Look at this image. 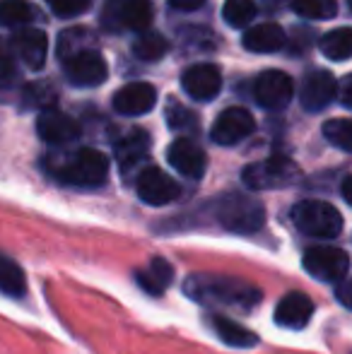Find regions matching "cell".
I'll return each mask as SVG.
<instances>
[{"label": "cell", "instance_id": "cell-1", "mask_svg": "<svg viewBox=\"0 0 352 354\" xmlns=\"http://www.w3.org/2000/svg\"><path fill=\"white\" fill-rule=\"evenodd\" d=\"M183 294L205 308L239 313L254 311L263 299V292L256 284L232 275H217V272H193V275H188L183 280Z\"/></svg>", "mask_w": 352, "mask_h": 354}, {"label": "cell", "instance_id": "cell-2", "mask_svg": "<svg viewBox=\"0 0 352 354\" xmlns=\"http://www.w3.org/2000/svg\"><path fill=\"white\" fill-rule=\"evenodd\" d=\"M215 219L232 234H254L266 224V207L246 193H227L215 203Z\"/></svg>", "mask_w": 352, "mask_h": 354}, {"label": "cell", "instance_id": "cell-3", "mask_svg": "<svg viewBox=\"0 0 352 354\" xmlns=\"http://www.w3.org/2000/svg\"><path fill=\"white\" fill-rule=\"evenodd\" d=\"M292 224L309 239L333 241L343 234L345 219L335 205L326 201H299L290 212Z\"/></svg>", "mask_w": 352, "mask_h": 354}, {"label": "cell", "instance_id": "cell-4", "mask_svg": "<svg viewBox=\"0 0 352 354\" xmlns=\"http://www.w3.org/2000/svg\"><path fill=\"white\" fill-rule=\"evenodd\" d=\"M53 174L68 186L97 188L109 176V157L94 147H80L68 154L58 167H51Z\"/></svg>", "mask_w": 352, "mask_h": 354}, {"label": "cell", "instance_id": "cell-5", "mask_svg": "<svg viewBox=\"0 0 352 354\" xmlns=\"http://www.w3.org/2000/svg\"><path fill=\"white\" fill-rule=\"evenodd\" d=\"M299 178V169L290 157H268L263 162H254L241 171V181L249 191H272V188H287Z\"/></svg>", "mask_w": 352, "mask_h": 354}, {"label": "cell", "instance_id": "cell-6", "mask_svg": "<svg viewBox=\"0 0 352 354\" xmlns=\"http://www.w3.org/2000/svg\"><path fill=\"white\" fill-rule=\"evenodd\" d=\"M302 266L311 277L319 282L335 284L345 280L350 272V256L348 251L338 246H311L302 256Z\"/></svg>", "mask_w": 352, "mask_h": 354}, {"label": "cell", "instance_id": "cell-7", "mask_svg": "<svg viewBox=\"0 0 352 354\" xmlns=\"http://www.w3.org/2000/svg\"><path fill=\"white\" fill-rule=\"evenodd\" d=\"M66 63V77L75 87H99L109 77V66L104 56L94 48H80L63 58Z\"/></svg>", "mask_w": 352, "mask_h": 354}, {"label": "cell", "instance_id": "cell-8", "mask_svg": "<svg viewBox=\"0 0 352 354\" xmlns=\"http://www.w3.org/2000/svg\"><path fill=\"white\" fill-rule=\"evenodd\" d=\"M254 131H256V118L251 116V111H246L241 106H230L215 118L210 138L212 142L222 145V147H232V145L246 140Z\"/></svg>", "mask_w": 352, "mask_h": 354}, {"label": "cell", "instance_id": "cell-9", "mask_svg": "<svg viewBox=\"0 0 352 354\" xmlns=\"http://www.w3.org/2000/svg\"><path fill=\"white\" fill-rule=\"evenodd\" d=\"M295 97V84L292 77L282 71H266L256 77L254 82V99L259 106L268 109V111H277L285 109Z\"/></svg>", "mask_w": 352, "mask_h": 354}, {"label": "cell", "instance_id": "cell-10", "mask_svg": "<svg viewBox=\"0 0 352 354\" xmlns=\"http://www.w3.org/2000/svg\"><path fill=\"white\" fill-rule=\"evenodd\" d=\"M138 196L142 203L152 207L169 205L181 196V188L169 174H165L160 167H147L138 176Z\"/></svg>", "mask_w": 352, "mask_h": 354}, {"label": "cell", "instance_id": "cell-11", "mask_svg": "<svg viewBox=\"0 0 352 354\" xmlns=\"http://www.w3.org/2000/svg\"><path fill=\"white\" fill-rule=\"evenodd\" d=\"M10 51L29 68V71H41L46 63L48 53V39L41 29L37 27H19V32L12 34L10 39Z\"/></svg>", "mask_w": 352, "mask_h": 354}, {"label": "cell", "instance_id": "cell-12", "mask_svg": "<svg viewBox=\"0 0 352 354\" xmlns=\"http://www.w3.org/2000/svg\"><path fill=\"white\" fill-rule=\"evenodd\" d=\"M37 133L48 145H68L80 138V126L75 123V118H71L68 113L51 106V109H41V113H39Z\"/></svg>", "mask_w": 352, "mask_h": 354}, {"label": "cell", "instance_id": "cell-13", "mask_svg": "<svg viewBox=\"0 0 352 354\" xmlns=\"http://www.w3.org/2000/svg\"><path fill=\"white\" fill-rule=\"evenodd\" d=\"M181 87L196 102H210L220 94L222 75L212 63H196L181 77Z\"/></svg>", "mask_w": 352, "mask_h": 354}, {"label": "cell", "instance_id": "cell-14", "mask_svg": "<svg viewBox=\"0 0 352 354\" xmlns=\"http://www.w3.org/2000/svg\"><path fill=\"white\" fill-rule=\"evenodd\" d=\"M167 162H169L181 176L191 178V181L203 178V174H205V169H207V157H205V152H203V147H198V145L193 140H188V138H178V140L169 145V149H167Z\"/></svg>", "mask_w": 352, "mask_h": 354}, {"label": "cell", "instance_id": "cell-15", "mask_svg": "<svg viewBox=\"0 0 352 354\" xmlns=\"http://www.w3.org/2000/svg\"><path fill=\"white\" fill-rule=\"evenodd\" d=\"M338 94V82L328 71H314L304 77L299 102L306 111H324Z\"/></svg>", "mask_w": 352, "mask_h": 354}, {"label": "cell", "instance_id": "cell-16", "mask_svg": "<svg viewBox=\"0 0 352 354\" xmlns=\"http://www.w3.org/2000/svg\"><path fill=\"white\" fill-rule=\"evenodd\" d=\"M311 316H314V301L309 299V294L304 292H290L280 299V304L275 306V323L287 330H302L309 326Z\"/></svg>", "mask_w": 352, "mask_h": 354}, {"label": "cell", "instance_id": "cell-17", "mask_svg": "<svg viewBox=\"0 0 352 354\" xmlns=\"http://www.w3.org/2000/svg\"><path fill=\"white\" fill-rule=\"evenodd\" d=\"M157 104V89L150 82H131L113 94V109L121 116H142Z\"/></svg>", "mask_w": 352, "mask_h": 354}, {"label": "cell", "instance_id": "cell-18", "mask_svg": "<svg viewBox=\"0 0 352 354\" xmlns=\"http://www.w3.org/2000/svg\"><path fill=\"white\" fill-rule=\"evenodd\" d=\"M207 326L212 328V333H215L227 347L249 350V347L259 345V335H256L254 330H249L246 326H241L239 321L225 316V313H210V316H207Z\"/></svg>", "mask_w": 352, "mask_h": 354}, {"label": "cell", "instance_id": "cell-19", "mask_svg": "<svg viewBox=\"0 0 352 354\" xmlns=\"http://www.w3.org/2000/svg\"><path fill=\"white\" fill-rule=\"evenodd\" d=\"M136 282L142 292L152 294V297H160L174 282V268L165 258H152L150 266L142 268V270H136Z\"/></svg>", "mask_w": 352, "mask_h": 354}, {"label": "cell", "instance_id": "cell-20", "mask_svg": "<svg viewBox=\"0 0 352 354\" xmlns=\"http://www.w3.org/2000/svg\"><path fill=\"white\" fill-rule=\"evenodd\" d=\"M147 154H150V136L140 128H133L116 142V159L123 171H131L133 167H138L142 159H147Z\"/></svg>", "mask_w": 352, "mask_h": 354}, {"label": "cell", "instance_id": "cell-21", "mask_svg": "<svg viewBox=\"0 0 352 354\" xmlns=\"http://www.w3.org/2000/svg\"><path fill=\"white\" fill-rule=\"evenodd\" d=\"M246 51L251 53H275L285 46V32H282L280 24L275 22H263L251 27L249 32L241 39Z\"/></svg>", "mask_w": 352, "mask_h": 354}, {"label": "cell", "instance_id": "cell-22", "mask_svg": "<svg viewBox=\"0 0 352 354\" xmlns=\"http://www.w3.org/2000/svg\"><path fill=\"white\" fill-rule=\"evenodd\" d=\"M152 17H155V10H152L150 0H121L118 22H121L126 29L145 32V29H150Z\"/></svg>", "mask_w": 352, "mask_h": 354}, {"label": "cell", "instance_id": "cell-23", "mask_svg": "<svg viewBox=\"0 0 352 354\" xmlns=\"http://www.w3.org/2000/svg\"><path fill=\"white\" fill-rule=\"evenodd\" d=\"M39 17L29 0H0V27H29Z\"/></svg>", "mask_w": 352, "mask_h": 354}, {"label": "cell", "instance_id": "cell-24", "mask_svg": "<svg viewBox=\"0 0 352 354\" xmlns=\"http://www.w3.org/2000/svg\"><path fill=\"white\" fill-rule=\"evenodd\" d=\"M321 53L328 61H348L352 56V29L350 27H338L333 32L324 34L321 39Z\"/></svg>", "mask_w": 352, "mask_h": 354}, {"label": "cell", "instance_id": "cell-25", "mask_svg": "<svg viewBox=\"0 0 352 354\" xmlns=\"http://www.w3.org/2000/svg\"><path fill=\"white\" fill-rule=\"evenodd\" d=\"M0 292L8 297H24L27 292V280H24V270L12 261V258L0 253Z\"/></svg>", "mask_w": 352, "mask_h": 354}, {"label": "cell", "instance_id": "cell-26", "mask_svg": "<svg viewBox=\"0 0 352 354\" xmlns=\"http://www.w3.org/2000/svg\"><path fill=\"white\" fill-rule=\"evenodd\" d=\"M133 53H136L140 61L155 63L169 53V41H167V37H162L160 32H147L145 29V32H140L138 41L133 44Z\"/></svg>", "mask_w": 352, "mask_h": 354}, {"label": "cell", "instance_id": "cell-27", "mask_svg": "<svg viewBox=\"0 0 352 354\" xmlns=\"http://www.w3.org/2000/svg\"><path fill=\"white\" fill-rule=\"evenodd\" d=\"M254 15H256L254 0H225V5H222V17L234 29L246 27L254 19Z\"/></svg>", "mask_w": 352, "mask_h": 354}, {"label": "cell", "instance_id": "cell-28", "mask_svg": "<svg viewBox=\"0 0 352 354\" xmlns=\"http://www.w3.org/2000/svg\"><path fill=\"white\" fill-rule=\"evenodd\" d=\"M292 10L304 19H331L338 15V3L335 0H295Z\"/></svg>", "mask_w": 352, "mask_h": 354}, {"label": "cell", "instance_id": "cell-29", "mask_svg": "<svg viewBox=\"0 0 352 354\" xmlns=\"http://www.w3.org/2000/svg\"><path fill=\"white\" fill-rule=\"evenodd\" d=\"M167 123H169L172 131H178V133H196L198 126H201L196 113L183 106V104L174 102V99L167 104Z\"/></svg>", "mask_w": 352, "mask_h": 354}, {"label": "cell", "instance_id": "cell-30", "mask_svg": "<svg viewBox=\"0 0 352 354\" xmlns=\"http://www.w3.org/2000/svg\"><path fill=\"white\" fill-rule=\"evenodd\" d=\"M324 138L343 152H352V123L350 118H333L324 123Z\"/></svg>", "mask_w": 352, "mask_h": 354}, {"label": "cell", "instance_id": "cell-31", "mask_svg": "<svg viewBox=\"0 0 352 354\" xmlns=\"http://www.w3.org/2000/svg\"><path fill=\"white\" fill-rule=\"evenodd\" d=\"M24 99H27V106H34V109H51L56 104V92H53L51 84H32L27 87L24 92Z\"/></svg>", "mask_w": 352, "mask_h": 354}, {"label": "cell", "instance_id": "cell-32", "mask_svg": "<svg viewBox=\"0 0 352 354\" xmlns=\"http://www.w3.org/2000/svg\"><path fill=\"white\" fill-rule=\"evenodd\" d=\"M46 3H48V8L53 10V15L73 19V17H77V15L87 12L94 0H46Z\"/></svg>", "mask_w": 352, "mask_h": 354}, {"label": "cell", "instance_id": "cell-33", "mask_svg": "<svg viewBox=\"0 0 352 354\" xmlns=\"http://www.w3.org/2000/svg\"><path fill=\"white\" fill-rule=\"evenodd\" d=\"M15 77V66H12V51L0 41V84L10 82Z\"/></svg>", "mask_w": 352, "mask_h": 354}, {"label": "cell", "instance_id": "cell-34", "mask_svg": "<svg viewBox=\"0 0 352 354\" xmlns=\"http://www.w3.org/2000/svg\"><path fill=\"white\" fill-rule=\"evenodd\" d=\"M335 294H338V301L343 304L345 308L352 306V282L345 277V280L335 282Z\"/></svg>", "mask_w": 352, "mask_h": 354}, {"label": "cell", "instance_id": "cell-35", "mask_svg": "<svg viewBox=\"0 0 352 354\" xmlns=\"http://www.w3.org/2000/svg\"><path fill=\"white\" fill-rule=\"evenodd\" d=\"M338 87H340V104H343L345 109H350L352 106V77L350 75H345V77L340 80Z\"/></svg>", "mask_w": 352, "mask_h": 354}, {"label": "cell", "instance_id": "cell-36", "mask_svg": "<svg viewBox=\"0 0 352 354\" xmlns=\"http://www.w3.org/2000/svg\"><path fill=\"white\" fill-rule=\"evenodd\" d=\"M167 3H169L172 8H176V10H183V12H193V10L203 8V5H205V0H167Z\"/></svg>", "mask_w": 352, "mask_h": 354}, {"label": "cell", "instance_id": "cell-37", "mask_svg": "<svg viewBox=\"0 0 352 354\" xmlns=\"http://www.w3.org/2000/svg\"><path fill=\"white\" fill-rule=\"evenodd\" d=\"M350 183H352V178H350V176H345V178H343V188H340V191H343V201H345V203H352Z\"/></svg>", "mask_w": 352, "mask_h": 354}]
</instances>
